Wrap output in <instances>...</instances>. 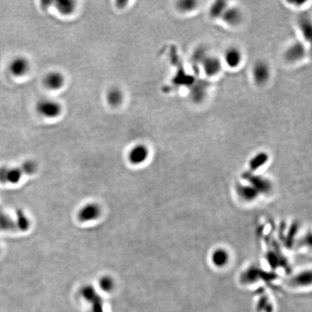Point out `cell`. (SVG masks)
<instances>
[{"instance_id": "24", "label": "cell", "mask_w": 312, "mask_h": 312, "mask_svg": "<svg viewBox=\"0 0 312 312\" xmlns=\"http://www.w3.org/2000/svg\"><path fill=\"white\" fill-rule=\"evenodd\" d=\"M22 168L23 172L27 174H32L36 172V169H37V166H36V163L35 162L30 161H30L24 163Z\"/></svg>"}, {"instance_id": "11", "label": "cell", "mask_w": 312, "mask_h": 312, "mask_svg": "<svg viewBox=\"0 0 312 312\" xmlns=\"http://www.w3.org/2000/svg\"><path fill=\"white\" fill-rule=\"evenodd\" d=\"M23 171L19 168L2 167L0 169V182L1 183H18L21 180Z\"/></svg>"}, {"instance_id": "14", "label": "cell", "mask_w": 312, "mask_h": 312, "mask_svg": "<svg viewBox=\"0 0 312 312\" xmlns=\"http://www.w3.org/2000/svg\"><path fill=\"white\" fill-rule=\"evenodd\" d=\"M229 2L226 1H215L210 4L208 9L209 18L213 20H221L222 15L229 7Z\"/></svg>"}, {"instance_id": "2", "label": "cell", "mask_w": 312, "mask_h": 312, "mask_svg": "<svg viewBox=\"0 0 312 312\" xmlns=\"http://www.w3.org/2000/svg\"><path fill=\"white\" fill-rule=\"evenodd\" d=\"M307 50L305 44L301 41L290 43L284 52V59L290 65L299 63L307 56Z\"/></svg>"}, {"instance_id": "7", "label": "cell", "mask_w": 312, "mask_h": 312, "mask_svg": "<svg viewBox=\"0 0 312 312\" xmlns=\"http://www.w3.org/2000/svg\"><path fill=\"white\" fill-rule=\"evenodd\" d=\"M243 19L244 15L241 8L237 6L229 5L222 15L221 21L229 27H236L242 24Z\"/></svg>"}, {"instance_id": "10", "label": "cell", "mask_w": 312, "mask_h": 312, "mask_svg": "<svg viewBox=\"0 0 312 312\" xmlns=\"http://www.w3.org/2000/svg\"><path fill=\"white\" fill-rule=\"evenodd\" d=\"M102 213V209L97 204L86 205L79 209L78 212V218L79 221L88 222L97 219Z\"/></svg>"}, {"instance_id": "3", "label": "cell", "mask_w": 312, "mask_h": 312, "mask_svg": "<svg viewBox=\"0 0 312 312\" xmlns=\"http://www.w3.org/2000/svg\"><path fill=\"white\" fill-rule=\"evenodd\" d=\"M203 74L208 78L218 76L221 73L223 65L221 57L209 53L200 65Z\"/></svg>"}, {"instance_id": "20", "label": "cell", "mask_w": 312, "mask_h": 312, "mask_svg": "<svg viewBox=\"0 0 312 312\" xmlns=\"http://www.w3.org/2000/svg\"><path fill=\"white\" fill-rule=\"evenodd\" d=\"M267 160H268V155L266 153L260 152L251 159L249 166L252 169L257 170L265 164Z\"/></svg>"}, {"instance_id": "8", "label": "cell", "mask_w": 312, "mask_h": 312, "mask_svg": "<svg viewBox=\"0 0 312 312\" xmlns=\"http://www.w3.org/2000/svg\"><path fill=\"white\" fill-rule=\"evenodd\" d=\"M149 149L146 145L137 144L130 150L128 157L132 164L140 165L146 161L149 157Z\"/></svg>"}, {"instance_id": "16", "label": "cell", "mask_w": 312, "mask_h": 312, "mask_svg": "<svg viewBox=\"0 0 312 312\" xmlns=\"http://www.w3.org/2000/svg\"><path fill=\"white\" fill-rule=\"evenodd\" d=\"M198 4L199 1L195 0H180L176 4V7L180 13L189 14L197 10Z\"/></svg>"}, {"instance_id": "5", "label": "cell", "mask_w": 312, "mask_h": 312, "mask_svg": "<svg viewBox=\"0 0 312 312\" xmlns=\"http://www.w3.org/2000/svg\"><path fill=\"white\" fill-rule=\"evenodd\" d=\"M209 86L208 81L198 79L189 87V97L193 103L200 104L203 103L207 99Z\"/></svg>"}, {"instance_id": "6", "label": "cell", "mask_w": 312, "mask_h": 312, "mask_svg": "<svg viewBox=\"0 0 312 312\" xmlns=\"http://www.w3.org/2000/svg\"><path fill=\"white\" fill-rule=\"evenodd\" d=\"M38 112L42 117L47 119H54L59 117L62 111L61 104L53 99H45L40 101L37 104Z\"/></svg>"}, {"instance_id": "15", "label": "cell", "mask_w": 312, "mask_h": 312, "mask_svg": "<svg viewBox=\"0 0 312 312\" xmlns=\"http://www.w3.org/2000/svg\"><path fill=\"white\" fill-rule=\"evenodd\" d=\"M106 100L111 106H119L124 101L123 92L118 88H111L107 92Z\"/></svg>"}, {"instance_id": "4", "label": "cell", "mask_w": 312, "mask_h": 312, "mask_svg": "<svg viewBox=\"0 0 312 312\" xmlns=\"http://www.w3.org/2000/svg\"><path fill=\"white\" fill-rule=\"evenodd\" d=\"M223 65L231 70H235L241 66L244 59L243 52L235 46H230L223 52L221 57Z\"/></svg>"}, {"instance_id": "17", "label": "cell", "mask_w": 312, "mask_h": 312, "mask_svg": "<svg viewBox=\"0 0 312 312\" xmlns=\"http://www.w3.org/2000/svg\"><path fill=\"white\" fill-rule=\"evenodd\" d=\"M76 2L74 1H59L56 2V8L59 13L64 15H70L74 13L76 10Z\"/></svg>"}, {"instance_id": "23", "label": "cell", "mask_w": 312, "mask_h": 312, "mask_svg": "<svg viewBox=\"0 0 312 312\" xmlns=\"http://www.w3.org/2000/svg\"><path fill=\"white\" fill-rule=\"evenodd\" d=\"M100 286L105 291H111L114 288V281L110 277L105 276L100 281Z\"/></svg>"}, {"instance_id": "19", "label": "cell", "mask_w": 312, "mask_h": 312, "mask_svg": "<svg viewBox=\"0 0 312 312\" xmlns=\"http://www.w3.org/2000/svg\"><path fill=\"white\" fill-rule=\"evenodd\" d=\"M15 227L17 226L15 221L2 209H0V231H12Z\"/></svg>"}, {"instance_id": "21", "label": "cell", "mask_w": 312, "mask_h": 312, "mask_svg": "<svg viewBox=\"0 0 312 312\" xmlns=\"http://www.w3.org/2000/svg\"><path fill=\"white\" fill-rule=\"evenodd\" d=\"M17 214H18L17 215V228L21 231L27 230L29 226H30V223H29V220L27 219V217L26 216L24 212H21V211H19Z\"/></svg>"}, {"instance_id": "18", "label": "cell", "mask_w": 312, "mask_h": 312, "mask_svg": "<svg viewBox=\"0 0 312 312\" xmlns=\"http://www.w3.org/2000/svg\"><path fill=\"white\" fill-rule=\"evenodd\" d=\"M212 261L216 267H223L229 261V254L223 249L215 251L212 255Z\"/></svg>"}, {"instance_id": "9", "label": "cell", "mask_w": 312, "mask_h": 312, "mask_svg": "<svg viewBox=\"0 0 312 312\" xmlns=\"http://www.w3.org/2000/svg\"><path fill=\"white\" fill-rule=\"evenodd\" d=\"M65 83V76L58 71H52L45 76L44 84L47 89L58 91L63 88Z\"/></svg>"}, {"instance_id": "12", "label": "cell", "mask_w": 312, "mask_h": 312, "mask_svg": "<svg viewBox=\"0 0 312 312\" xmlns=\"http://www.w3.org/2000/svg\"><path fill=\"white\" fill-rule=\"evenodd\" d=\"M298 28L301 32L303 39L306 41H310L312 39V26L311 17L308 13H302L298 16Z\"/></svg>"}, {"instance_id": "13", "label": "cell", "mask_w": 312, "mask_h": 312, "mask_svg": "<svg viewBox=\"0 0 312 312\" xmlns=\"http://www.w3.org/2000/svg\"><path fill=\"white\" fill-rule=\"evenodd\" d=\"M30 64L25 57L18 56L15 58L10 65V71L16 77H22L29 71Z\"/></svg>"}, {"instance_id": "22", "label": "cell", "mask_w": 312, "mask_h": 312, "mask_svg": "<svg viewBox=\"0 0 312 312\" xmlns=\"http://www.w3.org/2000/svg\"><path fill=\"white\" fill-rule=\"evenodd\" d=\"M209 53V52L204 47L196 49L192 55V60L195 63H197V65H200Z\"/></svg>"}, {"instance_id": "1", "label": "cell", "mask_w": 312, "mask_h": 312, "mask_svg": "<svg viewBox=\"0 0 312 312\" xmlns=\"http://www.w3.org/2000/svg\"><path fill=\"white\" fill-rule=\"evenodd\" d=\"M251 77L257 86L267 85L272 77V70L268 62L259 59L254 62L251 69Z\"/></svg>"}]
</instances>
